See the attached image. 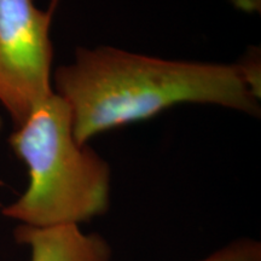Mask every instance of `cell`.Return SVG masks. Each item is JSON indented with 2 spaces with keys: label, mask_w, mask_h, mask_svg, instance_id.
Masks as SVG:
<instances>
[{
  "label": "cell",
  "mask_w": 261,
  "mask_h": 261,
  "mask_svg": "<svg viewBox=\"0 0 261 261\" xmlns=\"http://www.w3.org/2000/svg\"><path fill=\"white\" fill-rule=\"evenodd\" d=\"M256 63L213 64L143 56L120 48H77L55 73L56 93L69 104L77 143L149 119L181 103L259 113ZM260 86V85H259Z\"/></svg>",
  "instance_id": "1"
},
{
  "label": "cell",
  "mask_w": 261,
  "mask_h": 261,
  "mask_svg": "<svg viewBox=\"0 0 261 261\" xmlns=\"http://www.w3.org/2000/svg\"><path fill=\"white\" fill-rule=\"evenodd\" d=\"M232 3L244 11H260V0H232Z\"/></svg>",
  "instance_id": "6"
},
{
  "label": "cell",
  "mask_w": 261,
  "mask_h": 261,
  "mask_svg": "<svg viewBox=\"0 0 261 261\" xmlns=\"http://www.w3.org/2000/svg\"><path fill=\"white\" fill-rule=\"evenodd\" d=\"M28 167L29 185L3 214L35 227L87 221L109 207L110 168L76 142L70 107L54 92L33 109L10 137Z\"/></svg>",
  "instance_id": "2"
},
{
  "label": "cell",
  "mask_w": 261,
  "mask_h": 261,
  "mask_svg": "<svg viewBox=\"0 0 261 261\" xmlns=\"http://www.w3.org/2000/svg\"><path fill=\"white\" fill-rule=\"evenodd\" d=\"M201 261H261V244L249 238L233 241Z\"/></svg>",
  "instance_id": "5"
},
{
  "label": "cell",
  "mask_w": 261,
  "mask_h": 261,
  "mask_svg": "<svg viewBox=\"0 0 261 261\" xmlns=\"http://www.w3.org/2000/svg\"><path fill=\"white\" fill-rule=\"evenodd\" d=\"M16 242L31 249V261H112V249L96 233L85 234L79 225L35 227L18 225Z\"/></svg>",
  "instance_id": "4"
},
{
  "label": "cell",
  "mask_w": 261,
  "mask_h": 261,
  "mask_svg": "<svg viewBox=\"0 0 261 261\" xmlns=\"http://www.w3.org/2000/svg\"><path fill=\"white\" fill-rule=\"evenodd\" d=\"M0 127H2V120H0Z\"/></svg>",
  "instance_id": "7"
},
{
  "label": "cell",
  "mask_w": 261,
  "mask_h": 261,
  "mask_svg": "<svg viewBox=\"0 0 261 261\" xmlns=\"http://www.w3.org/2000/svg\"><path fill=\"white\" fill-rule=\"evenodd\" d=\"M56 4L42 11L34 0H0V104L16 127L54 93L48 35Z\"/></svg>",
  "instance_id": "3"
}]
</instances>
